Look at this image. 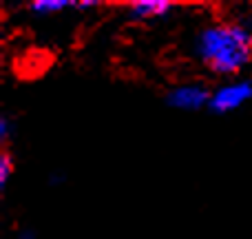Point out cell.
Masks as SVG:
<instances>
[{
  "label": "cell",
  "mask_w": 252,
  "mask_h": 239,
  "mask_svg": "<svg viewBox=\"0 0 252 239\" xmlns=\"http://www.w3.org/2000/svg\"><path fill=\"white\" fill-rule=\"evenodd\" d=\"M16 239H38V233L31 231V228H22L16 233Z\"/></svg>",
  "instance_id": "cell-9"
},
{
  "label": "cell",
  "mask_w": 252,
  "mask_h": 239,
  "mask_svg": "<svg viewBox=\"0 0 252 239\" xmlns=\"http://www.w3.org/2000/svg\"><path fill=\"white\" fill-rule=\"evenodd\" d=\"M13 173H16L13 153H11V148H2V151H0V188H2V191H7Z\"/></svg>",
  "instance_id": "cell-6"
},
{
  "label": "cell",
  "mask_w": 252,
  "mask_h": 239,
  "mask_svg": "<svg viewBox=\"0 0 252 239\" xmlns=\"http://www.w3.org/2000/svg\"><path fill=\"white\" fill-rule=\"evenodd\" d=\"M66 9H75V2H71V0H35V2L27 4V11L35 18L58 16Z\"/></svg>",
  "instance_id": "cell-5"
},
{
  "label": "cell",
  "mask_w": 252,
  "mask_h": 239,
  "mask_svg": "<svg viewBox=\"0 0 252 239\" xmlns=\"http://www.w3.org/2000/svg\"><path fill=\"white\" fill-rule=\"evenodd\" d=\"M102 2H95V0H80V2H75V9H80V11H89V9H95L100 7Z\"/></svg>",
  "instance_id": "cell-8"
},
{
  "label": "cell",
  "mask_w": 252,
  "mask_h": 239,
  "mask_svg": "<svg viewBox=\"0 0 252 239\" xmlns=\"http://www.w3.org/2000/svg\"><path fill=\"white\" fill-rule=\"evenodd\" d=\"M252 102V80L230 78L221 82L210 96L208 109L217 115H230Z\"/></svg>",
  "instance_id": "cell-2"
},
{
  "label": "cell",
  "mask_w": 252,
  "mask_h": 239,
  "mask_svg": "<svg viewBox=\"0 0 252 239\" xmlns=\"http://www.w3.org/2000/svg\"><path fill=\"white\" fill-rule=\"evenodd\" d=\"M195 58L215 75L237 78L252 62V29L237 20H217L195 35Z\"/></svg>",
  "instance_id": "cell-1"
},
{
  "label": "cell",
  "mask_w": 252,
  "mask_h": 239,
  "mask_svg": "<svg viewBox=\"0 0 252 239\" xmlns=\"http://www.w3.org/2000/svg\"><path fill=\"white\" fill-rule=\"evenodd\" d=\"M177 7L170 0H135L126 4V16L133 22H155L170 16V11Z\"/></svg>",
  "instance_id": "cell-4"
},
{
  "label": "cell",
  "mask_w": 252,
  "mask_h": 239,
  "mask_svg": "<svg viewBox=\"0 0 252 239\" xmlns=\"http://www.w3.org/2000/svg\"><path fill=\"white\" fill-rule=\"evenodd\" d=\"M210 91L206 84L201 82H186V84H177V87L168 89L164 96L166 106L175 111H184V113H195V111L208 109L210 104Z\"/></svg>",
  "instance_id": "cell-3"
},
{
  "label": "cell",
  "mask_w": 252,
  "mask_h": 239,
  "mask_svg": "<svg viewBox=\"0 0 252 239\" xmlns=\"http://www.w3.org/2000/svg\"><path fill=\"white\" fill-rule=\"evenodd\" d=\"M64 182V175L62 173H51V177H49V184L51 186H58V184H62Z\"/></svg>",
  "instance_id": "cell-10"
},
{
  "label": "cell",
  "mask_w": 252,
  "mask_h": 239,
  "mask_svg": "<svg viewBox=\"0 0 252 239\" xmlns=\"http://www.w3.org/2000/svg\"><path fill=\"white\" fill-rule=\"evenodd\" d=\"M13 137V120L9 115H2L0 118V142H2V148H9Z\"/></svg>",
  "instance_id": "cell-7"
}]
</instances>
